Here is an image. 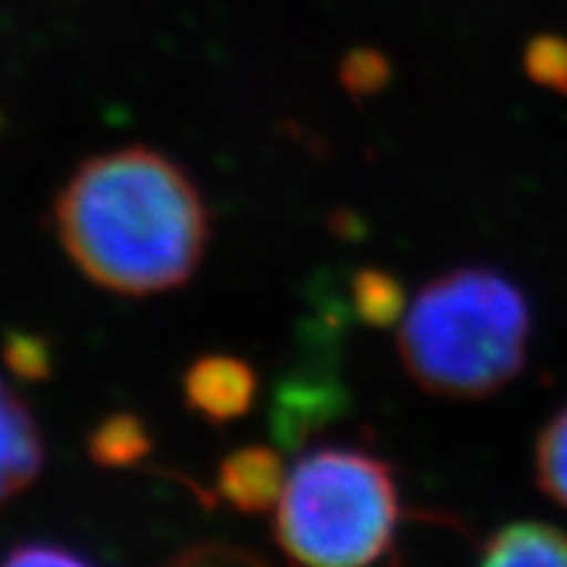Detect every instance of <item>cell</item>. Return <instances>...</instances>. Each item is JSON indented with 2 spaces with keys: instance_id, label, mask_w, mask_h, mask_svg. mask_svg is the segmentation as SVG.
<instances>
[{
  "instance_id": "cell-1",
  "label": "cell",
  "mask_w": 567,
  "mask_h": 567,
  "mask_svg": "<svg viewBox=\"0 0 567 567\" xmlns=\"http://www.w3.org/2000/svg\"><path fill=\"white\" fill-rule=\"evenodd\" d=\"M63 250L92 284L147 297L193 279L208 247V205L179 163L151 147L92 155L55 197Z\"/></svg>"
},
{
  "instance_id": "cell-2",
  "label": "cell",
  "mask_w": 567,
  "mask_h": 567,
  "mask_svg": "<svg viewBox=\"0 0 567 567\" xmlns=\"http://www.w3.org/2000/svg\"><path fill=\"white\" fill-rule=\"evenodd\" d=\"M528 337L530 310L513 281L488 268H457L408 305L396 347L429 394L484 400L523 371Z\"/></svg>"
},
{
  "instance_id": "cell-3",
  "label": "cell",
  "mask_w": 567,
  "mask_h": 567,
  "mask_svg": "<svg viewBox=\"0 0 567 567\" xmlns=\"http://www.w3.org/2000/svg\"><path fill=\"white\" fill-rule=\"evenodd\" d=\"M274 509L279 549L318 567L379 563L400 526L392 467L352 446H318L297 460Z\"/></svg>"
},
{
  "instance_id": "cell-4",
  "label": "cell",
  "mask_w": 567,
  "mask_h": 567,
  "mask_svg": "<svg viewBox=\"0 0 567 567\" xmlns=\"http://www.w3.org/2000/svg\"><path fill=\"white\" fill-rule=\"evenodd\" d=\"M258 375L234 354H205L184 373V400L210 423H229L252 410Z\"/></svg>"
},
{
  "instance_id": "cell-5",
  "label": "cell",
  "mask_w": 567,
  "mask_h": 567,
  "mask_svg": "<svg viewBox=\"0 0 567 567\" xmlns=\"http://www.w3.org/2000/svg\"><path fill=\"white\" fill-rule=\"evenodd\" d=\"M45 465L38 421L19 394L0 379V507L27 492Z\"/></svg>"
},
{
  "instance_id": "cell-6",
  "label": "cell",
  "mask_w": 567,
  "mask_h": 567,
  "mask_svg": "<svg viewBox=\"0 0 567 567\" xmlns=\"http://www.w3.org/2000/svg\"><path fill=\"white\" fill-rule=\"evenodd\" d=\"M289 473L279 452L264 444L239 446L218 465V494L245 515L266 513L279 505Z\"/></svg>"
},
{
  "instance_id": "cell-7",
  "label": "cell",
  "mask_w": 567,
  "mask_h": 567,
  "mask_svg": "<svg viewBox=\"0 0 567 567\" xmlns=\"http://www.w3.org/2000/svg\"><path fill=\"white\" fill-rule=\"evenodd\" d=\"M484 565H563L567 567V534L549 523H509L486 538Z\"/></svg>"
},
{
  "instance_id": "cell-8",
  "label": "cell",
  "mask_w": 567,
  "mask_h": 567,
  "mask_svg": "<svg viewBox=\"0 0 567 567\" xmlns=\"http://www.w3.org/2000/svg\"><path fill=\"white\" fill-rule=\"evenodd\" d=\"M153 452V436L147 423L134 413L105 415L87 436V455L95 465L118 471L132 467Z\"/></svg>"
},
{
  "instance_id": "cell-9",
  "label": "cell",
  "mask_w": 567,
  "mask_h": 567,
  "mask_svg": "<svg viewBox=\"0 0 567 567\" xmlns=\"http://www.w3.org/2000/svg\"><path fill=\"white\" fill-rule=\"evenodd\" d=\"M352 305L354 313L368 326H392L405 316V289L381 268H360L352 276Z\"/></svg>"
},
{
  "instance_id": "cell-10",
  "label": "cell",
  "mask_w": 567,
  "mask_h": 567,
  "mask_svg": "<svg viewBox=\"0 0 567 567\" xmlns=\"http://www.w3.org/2000/svg\"><path fill=\"white\" fill-rule=\"evenodd\" d=\"M536 481L551 502L567 509V408L559 410L538 436Z\"/></svg>"
},
{
  "instance_id": "cell-11",
  "label": "cell",
  "mask_w": 567,
  "mask_h": 567,
  "mask_svg": "<svg viewBox=\"0 0 567 567\" xmlns=\"http://www.w3.org/2000/svg\"><path fill=\"white\" fill-rule=\"evenodd\" d=\"M392 80V63L375 48H352L339 63V82L354 101L379 95Z\"/></svg>"
},
{
  "instance_id": "cell-12",
  "label": "cell",
  "mask_w": 567,
  "mask_h": 567,
  "mask_svg": "<svg viewBox=\"0 0 567 567\" xmlns=\"http://www.w3.org/2000/svg\"><path fill=\"white\" fill-rule=\"evenodd\" d=\"M526 74L530 82L567 97V40L557 34L530 40L526 48Z\"/></svg>"
},
{
  "instance_id": "cell-13",
  "label": "cell",
  "mask_w": 567,
  "mask_h": 567,
  "mask_svg": "<svg viewBox=\"0 0 567 567\" xmlns=\"http://www.w3.org/2000/svg\"><path fill=\"white\" fill-rule=\"evenodd\" d=\"M3 363L21 381H45L53 371L51 344L38 334L11 331L3 342Z\"/></svg>"
},
{
  "instance_id": "cell-14",
  "label": "cell",
  "mask_w": 567,
  "mask_h": 567,
  "mask_svg": "<svg viewBox=\"0 0 567 567\" xmlns=\"http://www.w3.org/2000/svg\"><path fill=\"white\" fill-rule=\"evenodd\" d=\"M3 565H87V557L69 551L59 544H17L9 555L3 557Z\"/></svg>"
}]
</instances>
